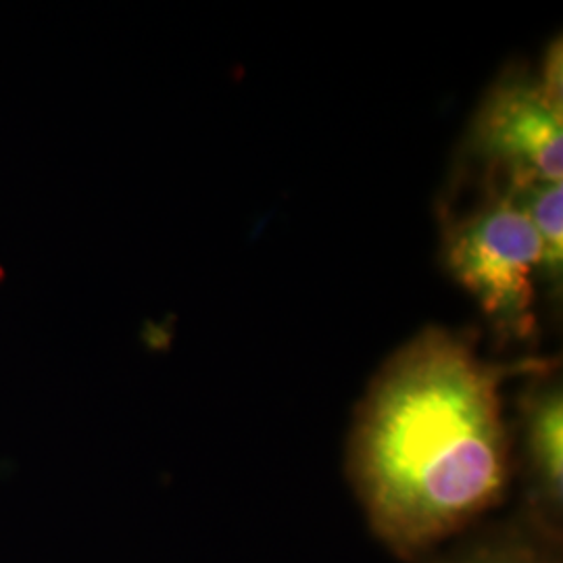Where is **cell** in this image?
I'll return each mask as SVG.
<instances>
[{
  "instance_id": "3957f363",
  "label": "cell",
  "mask_w": 563,
  "mask_h": 563,
  "mask_svg": "<svg viewBox=\"0 0 563 563\" xmlns=\"http://www.w3.org/2000/svg\"><path fill=\"white\" fill-rule=\"evenodd\" d=\"M467 153L490 190L562 181L563 101L544 92L539 74L507 71L474 115Z\"/></svg>"
},
{
  "instance_id": "6da1fadb",
  "label": "cell",
  "mask_w": 563,
  "mask_h": 563,
  "mask_svg": "<svg viewBox=\"0 0 563 563\" xmlns=\"http://www.w3.org/2000/svg\"><path fill=\"white\" fill-rule=\"evenodd\" d=\"M516 369L476 342L426 328L374 374L355 409L344 474L369 532L416 563L486 522L514 484L504 383Z\"/></svg>"
},
{
  "instance_id": "277c9868",
  "label": "cell",
  "mask_w": 563,
  "mask_h": 563,
  "mask_svg": "<svg viewBox=\"0 0 563 563\" xmlns=\"http://www.w3.org/2000/svg\"><path fill=\"white\" fill-rule=\"evenodd\" d=\"M518 514L563 543V386L551 363L528 374L511 422Z\"/></svg>"
},
{
  "instance_id": "7a4b0ae2",
  "label": "cell",
  "mask_w": 563,
  "mask_h": 563,
  "mask_svg": "<svg viewBox=\"0 0 563 563\" xmlns=\"http://www.w3.org/2000/svg\"><path fill=\"white\" fill-rule=\"evenodd\" d=\"M443 262L501 339L534 334L543 242L509 192L488 188L472 209L446 222Z\"/></svg>"
},
{
  "instance_id": "5b68a950",
  "label": "cell",
  "mask_w": 563,
  "mask_h": 563,
  "mask_svg": "<svg viewBox=\"0 0 563 563\" xmlns=\"http://www.w3.org/2000/svg\"><path fill=\"white\" fill-rule=\"evenodd\" d=\"M416 563H563V543L514 511L486 520Z\"/></svg>"
},
{
  "instance_id": "8992f818",
  "label": "cell",
  "mask_w": 563,
  "mask_h": 563,
  "mask_svg": "<svg viewBox=\"0 0 563 563\" xmlns=\"http://www.w3.org/2000/svg\"><path fill=\"white\" fill-rule=\"evenodd\" d=\"M522 207L544 249L543 280L551 290L562 286L563 265V186L562 181H534L507 190Z\"/></svg>"
}]
</instances>
